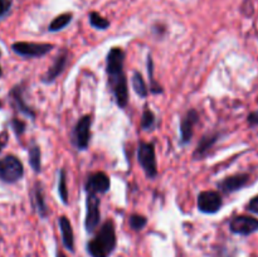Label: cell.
<instances>
[{
	"mask_svg": "<svg viewBox=\"0 0 258 257\" xmlns=\"http://www.w3.org/2000/svg\"><path fill=\"white\" fill-rule=\"evenodd\" d=\"M57 257H66L64 253H62V252H58L57 253Z\"/></svg>",
	"mask_w": 258,
	"mask_h": 257,
	"instance_id": "cell-32",
	"label": "cell"
},
{
	"mask_svg": "<svg viewBox=\"0 0 258 257\" xmlns=\"http://www.w3.org/2000/svg\"><path fill=\"white\" fill-rule=\"evenodd\" d=\"M0 55H2V52H0Z\"/></svg>",
	"mask_w": 258,
	"mask_h": 257,
	"instance_id": "cell-35",
	"label": "cell"
},
{
	"mask_svg": "<svg viewBox=\"0 0 258 257\" xmlns=\"http://www.w3.org/2000/svg\"><path fill=\"white\" fill-rule=\"evenodd\" d=\"M8 140H9V135H8V131L4 130L0 133V153L3 151V149L7 146Z\"/></svg>",
	"mask_w": 258,
	"mask_h": 257,
	"instance_id": "cell-29",
	"label": "cell"
},
{
	"mask_svg": "<svg viewBox=\"0 0 258 257\" xmlns=\"http://www.w3.org/2000/svg\"><path fill=\"white\" fill-rule=\"evenodd\" d=\"M110 81L111 90H112L113 96H115L116 103L118 107L125 108L128 102V90H127V78L125 73L115 77H108Z\"/></svg>",
	"mask_w": 258,
	"mask_h": 257,
	"instance_id": "cell-8",
	"label": "cell"
},
{
	"mask_svg": "<svg viewBox=\"0 0 258 257\" xmlns=\"http://www.w3.org/2000/svg\"><path fill=\"white\" fill-rule=\"evenodd\" d=\"M116 247V231L112 221H106L95 237L88 242V253L92 257H108Z\"/></svg>",
	"mask_w": 258,
	"mask_h": 257,
	"instance_id": "cell-1",
	"label": "cell"
},
{
	"mask_svg": "<svg viewBox=\"0 0 258 257\" xmlns=\"http://www.w3.org/2000/svg\"><path fill=\"white\" fill-rule=\"evenodd\" d=\"M86 221L85 226L87 232H93L97 229L101 221L100 212V199L97 194H88L87 201H86Z\"/></svg>",
	"mask_w": 258,
	"mask_h": 257,
	"instance_id": "cell-7",
	"label": "cell"
},
{
	"mask_svg": "<svg viewBox=\"0 0 258 257\" xmlns=\"http://www.w3.org/2000/svg\"><path fill=\"white\" fill-rule=\"evenodd\" d=\"M28 156H29V164L35 173H40V169H42V153H40V148L37 144L33 143L29 146Z\"/></svg>",
	"mask_w": 258,
	"mask_h": 257,
	"instance_id": "cell-19",
	"label": "cell"
},
{
	"mask_svg": "<svg viewBox=\"0 0 258 257\" xmlns=\"http://www.w3.org/2000/svg\"><path fill=\"white\" fill-rule=\"evenodd\" d=\"M248 122L251 125H258V111L256 112H252L248 115Z\"/></svg>",
	"mask_w": 258,
	"mask_h": 257,
	"instance_id": "cell-31",
	"label": "cell"
},
{
	"mask_svg": "<svg viewBox=\"0 0 258 257\" xmlns=\"http://www.w3.org/2000/svg\"><path fill=\"white\" fill-rule=\"evenodd\" d=\"M90 24L92 25L93 28H96V29H107L108 27H110V22H108L106 18H103L102 15H100L98 13L96 12H92L90 13Z\"/></svg>",
	"mask_w": 258,
	"mask_h": 257,
	"instance_id": "cell-23",
	"label": "cell"
},
{
	"mask_svg": "<svg viewBox=\"0 0 258 257\" xmlns=\"http://www.w3.org/2000/svg\"><path fill=\"white\" fill-rule=\"evenodd\" d=\"M10 125H12V128L13 131L15 133V135L18 136V138H20V136L24 134L25 131V122L23 120H20V118H12V121H10Z\"/></svg>",
	"mask_w": 258,
	"mask_h": 257,
	"instance_id": "cell-27",
	"label": "cell"
},
{
	"mask_svg": "<svg viewBox=\"0 0 258 257\" xmlns=\"http://www.w3.org/2000/svg\"><path fill=\"white\" fill-rule=\"evenodd\" d=\"M123 62H125V52L121 48L113 47L107 53V58H106V71H107L108 77L122 75Z\"/></svg>",
	"mask_w": 258,
	"mask_h": 257,
	"instance_id": "cell-9",
	"label": "cell"
},
{
	"mask_svg": "<svg viewBox=\"0 0 258 257\" xmlns=\"http://www.w3.org/2000/svg\"><path fill=\"white\" fill-rule=\"evenodd\" d=\"M247 209H248L249 212H252V213L258 214V196L251 199V202H249L248 206H247Z\"/></svg>",
	"mask_w": 258,
	"mask_h": 257,
	"instance_id": "cell-30",
	"label": "cell"
},
{
	"mask_svg": "<svg viewBox=\"0 0 258 257\" xmlns=\"http://www.w3.org/2000/svg\"><path fill=\"white\" fill-rule=\"evenodd\" d=\"M67 62H68V52L66 49H63L62 52H60L59 54L55 57L53 65L50 66V67L48 68L47 72L43 75V77H42L43 82L44 83L54 82L55 78H57L58 76H59L60 73L64 71L66 66H67Z\"/></svg>",
	"mask_w": 258,
	"mask_h": 257,
	"instance_id": "cell-13",
	"label": "cell"
},
{
	"mask_svg": "<svg viewBox=\"0 0 258 257\" xmlns=\"http://www.w3.org/2000/svg\"><path fill=\"white\" fill-rule=\"evenodd\" d=\"M199 115L196 110H189L180 121V143L186 145L190 143L194 134V126L198 123Z\"/></svg>",
	"mask_w": 258,
	"mask_h": 257,
	"instance_id": "cell-11",
	"label": "cell"
},
{
	"mask_svg": "<svg viewBox=\"0 0 258 257\" xmlns=\"http://www.w3.org/2000/svg\"><path fill=\"white\" fill-rule=\"evenodd\" d=\"M10 100H12L13 106L17 108L19 112H22L23 115L28 116L30 118L35 117V112L33 111V108L30 106L27 105V102L24 101V96H23V87L22 86H15L12 88L9 93Z\"/></svg>",
	"mask_w": 258,
	"mask_h": 257,
	"instance_id": "cell-14",
	"label": "cell"
},
{
	"mask_svg": "<svg viewBox=\"0 0 258 257\" xmlns=\"http://www.w3.org/2000/svg\"><path fill=\"white\" fill-rule=\"evenodd\" d=\"M24 175L22 161L14 155H7L0 159V180L7 184L19 181Z\"/></svg>",
	"mask_w": 258,
	"mask_h": 257,
	"instance_id": "cell-2",
	"label": "cell"
},
{
	"mask_svg": "<svg viewBox=\"0 0 258 257\" xmlns=\"http://www.w3.org/2000/svg\"><path fill=\"white\" fill-rule=\"evenodd\" d=\"M128 224L134 231H141L148 224V218L145 216H141V214H133L128 219Z\"/></svg>",
	"mask_w": 258,
	"mask_h": 257,
	"instance_id": "cell-26",
	"label": "cell"
},
{
	"mask_svg": "<svg viewBox=\"0 0 258 257\" xmlns=\"http://www.w3.org/2000/svg\"><path fill=\"white\" fill-rule=\"evenodd\" d=\"M148 73L149 77H150V91L153 93H161L163 92V87L159 85L158 82L154 78V66H153V58L151 55L148 57Z\"/></svg>",
	"mask_w": 258,
	"mask_h": 257,
	"instance_id": "cell-24",
	"label": "cell"
},
{
	"mask_svg": "<svg viewBox=\"0 0 258 257\" xmlns=\"http://www.w3.org/2000/svg\"><path fill=\"white\" fill-rule=\"evenodd\" d=\"M53 44L49 43H32V42H17L12 45L13 52L24 58L43 57L53 49Z\"/></svg>",
	"mask_w": 258,
	"mask_h": 257,
	"instance_id": "cell-4",
	"label": "cell"
},
{
	"mask_svg": "<svg viewBox=\"0 0 258 257\" xmlns=\"http://www.w3.org/2000/svg\"><path fill=\"white\" fill-rule=\"evenodd\" d=\"M138 160L148 178H155L158 175L155 146L153 143H140L138 148Z\"/></svg>",
	"mask_w": 258,
	"mask_h": 257,
	"instance_id": "cell-3",
	"label": "cell"
},
{
	"mask_svg": "<svg viewBox=\"0 0 258 257\" xmlns=\"http://www.w3.org/2000/svg\"><path fill=\"white\" fill-rule=\"evenodd\" d=\"M111 181L107 174L103 171H97V173L90 175L86 183V191L88 194H101L106 193L110 189Z\"/></svg>",
	"mask_w": 258,
	"mask_h": 257,
	"instance_id": "cell-12",
	"label": "cell"
},
{
	"mask_svg": "<svg viewBox=\"0 0 258 257\" xmlns=\"http://www.w3.org/2000/svg\"><path fill=\"white\" fill-rule=\"evenodd\" d=\"M155 123H156V118H155V115H154V112L149 107H145V110H144L143 112V116H141V122H140L141 128H143V130H153V128L155 127Z\"/></svg>",
	"mask_w": 258,
	"mask_h": 257,
	"instance_id": "cell-22",
	"label": "cell"
},
{
	"mask_svg": "<svg viewBox=\"0 0 258 257\" xmlns=\"http://www.w3.org/2000/svg\"><path fill=\"white\" fill-rule=\"evenodd\" d=\"M91 123L92 118L90 115H85L77 121L72 131V141L78 150H86L88 148L91 136Z\"/></svg>",
	"mask_w": 258,
	"mask_h": 257,
	"instance_id": "cell-5",
	"label": "cell"
},
{
	"mask_svg": "<svg viewBox=\"0 0 258 257\" xmlns=\"http://www.w3.org/2000/svg\"><path fill=\"white\" fill-rule=\"evenodd\" d=\"M3 75V71H2V67H0V76Z\"/></svg>",
	"mask_w": 258,
	"mask_h": 257,
	"instance_id": "cell-33",
	"label": "cell"
},
{
	"mask_svg": "<svg viewBox=\"0 0 258 257\" xmlns=\"http://www.w3.org/2000/svg\"><path fill=\"white\" fill-rule=\"evenodd\" d=\"M247 181H248V175L247 174H236V175L228 176L224 180H222L218 186L223 193H233V191H237L241 188H243L247 184Z\"/></svg>",
	"mask_w": 258,
	"mask_h": 257,
	"instance_id": "cell-15",
	"label": "cell"
},
{
	"mask_svg": "<svg viewBox=\"0 0 258 257\" xmlns=\"http://www.w3.org/2000/svg\"><path fill=\"white\" fill-rule=\"evenodd\" d=\"M33 203L37 208L39 217L45 218L48 216V208L47 203L44 201V194H43V188L40 183H35L34 188H33Z\"/></svg>",
	"mask_w": 258,
	"mask_h": 257,
	"instance_id": "cell-18",
	"label": "cell"
},
{
	"mask_svg": "<svg viewBox=\"0 0 258 257\" xmlns=\"http://www.w3.org/2000/svg\"><path fill=\"white\" fill-rule=\"evenodd\" d=\"M219 135L218 134H207L199 141L198 146H197L196 151H194V158L202 159L208 154V151L213 148L214 144L218 140Z\"/></svg>",
	"mask_w": 258,
	"mask_h": 257,
	"instance_id": "cell-17",
	"label": "cell"
},
{
	"mask_svg": "<svg viewBox=\"0 0 258 257\" xmlns=\"http://www.w3.org/2000/svg\"><path fill=\"white\" fill-rule=\"evenodd\" d=\"M133 87L135 90V92L138 93L140 97H146L148 96V87H146V83L144 81L143 76L139 72H134L133 75Z\"/></svg>",
	"mask_w": 258,
	"mask_h": 257,
	"instance_id": "cell-21",
	"label": "cell"
},
{
	"mask_svg": "<svg viewBox=\"0 0 258 257\" xmlns=\"http://www.w3.org/2000/svg\"><path fill=\"white\" fill-rule=\"evenodd\" d=\"M223 206V201L218 191L206 190L201 191L198 196V209L202 213L214 214Z\"/></svg>",
	"mask_w": 258,
	"mask_h": 257,
	"instance_id": "cell-6",
	"label": "cell"
},
{
	"mask_svg": "<svg viewBox=\"0 0 258 257\" xmlns=\"http://www.w3.org/2000/svg\"><path fill=\"white\" fill-rule=\"evenodd\" d=\"M58 193L59 198L64 204H68V190H67V181H66V171H59V183H58Z\"/></svg>",
	"mask_w": 258,
	"mask_h": 257,
	"instance_id": "cell-25",
	"label": "cell"
},
{
	"mask_svg": "<svg viewBox=\"0 0 258 257\" xmlns=\"http://www.w3.org/2000/svg\"><path fill=\"white\" fill-rule=\"evenodd\" d=\"M58 223H59V229L62 233L63 244L67 249L73 251L75 249V236H73L72 224H71L70 219L66 216H62L58 219Z\"/></svg>",
	"mask_w": 258,
	"mask_h": 257,
	"instance_id": "cell-16",
	"label": "cell"
},
{
	"mask_svg": "<svg viewBox=\"0 0 258 257\" xmlns=\"http://www.w3.org/2000/svg\"><path fill=\"white\" fill-rule=\"evenodd\" d=\"M73 15L71 13H64V14H60L58 17H55L54 19L50 22L48 30L49 32H58V30H62L63 28L67 27L71 22H72Z\"/></svg>",
	"mask_w": 258,
	"mask_h": 257,
	"instance_id": "cell-20",
	"label": "cell"
},
{
	"mask_svg": "<svg viewBox=\"0 0 258 257\" xmlns=\"http://www.w3.org/2000/svg\"><path fill=\"white\" fill-rule=\"evenodd\" d=\"M229 228L233 233L248 236L258 231V219L249 216H237L231 221Z\"/></svg>",
	"mask_w": 258,
	"mask_h": 257,
	"instance_id": "cell-10",
	"label": "cell"
},
{
	"mask_svg": "<svg viewBox=\"0 0 258 257\" xmlns=\"http://www.w3.org/2000/svg\"><path fill=\"white\" fill-rule=\"evenodd\" d=\"M3 107V102H2V101H0V108H2Z\"/></svg>",
	"mask_w": 258,
	"mask_h": 257,
	"instance_id": "cell-34",
	"label": "cell"
},
{
	"mask_svg": "<svg viewBox=\"0 0 258 257\" xmlns=\"http://www.w3.org/2000/svg\"><path fill=\"white\" fill-rule=\"evenodd\" d=\"M13 0H0V18L7 15L12 8Z\"/></svg>",
	"mask_w": 258,
	"mask_h": 257,
	"instance_id": "cell-28",
	"label": "cell"
}]
</instances>
